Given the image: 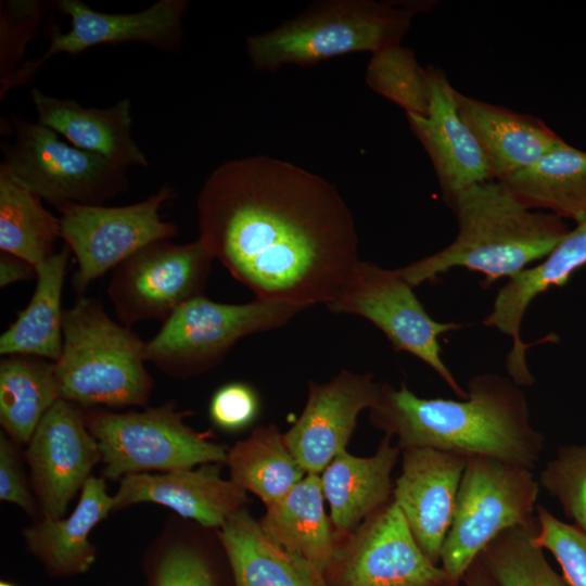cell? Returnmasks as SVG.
Listing matches in <instances>:
<instances>
[{"label": "cell", "mask_w": 586, "mask_h": 586, "mask_svg": "<svg viewBox=\"0 0 586 586\" xmlns=\"http://www.w3.org/2000/svg\"><path fill=\"white\" fill-rule=\"evenodd\" d=\"M21 447L3 431L0 432V500L17 506L37 520L41 513L25 473Z\"/></svg>", "instance_id": "obj_38"}, {"label": "cell", "mask_w": 586, "mask_h": 586, "mask_svg": "<svg viewBox=\"0 0 586 586\" xmlns=\"http://www.w3.org/2000/svg\"><path fill=\"white\" fill-rule=\"evenodd\" d=\"M37 122L63 137L72 145L100 155L125 168L148 167L144 153L131 135V104L124 98L104 107H86L72 99H61L30 90Z\"/></svg>", "instance_id": "obj_23"}, {"label": "cell", "mask_w": 586, "mask_h": 586, "mask_svg": "<svg viewBox=\"0 0 586 586\" xmlns=\"http://www.w3.org/2000/svg\"><path fill=\"white\" fill-rule=\"evenodd\" d=\"M430 106L426 116L406 114L410 128L426 151L443 196L492 180L482 150L462 119L455 92L445 73L426 68Z\"/></svg>", "instance_id": "obj_19"}, {"label": "cell", "mask_w": 586, "mask_h": 586, "mask_svg": "<svg viewBox=\"0 0 586 586\" xmlns=\"http://www.w3.org/2000/svg\"><path fill=\"white\" fill-rule=\"evenodd\" d=\"M537 519L500 533L477 560L496 586H569L533 542Z\"/></svg>", "instance_id": "obj_33"}, {"label": "cell", "mask_w": 586, "mask_h": 586, "mask_svg": "<svg viewBox=\"0 0 586 586\" xmlns=\"http://www.w3.org/2000/svg\"><path fill=\"white\" fill-rule=\"evenodd\" d=\"M145 361V342L110 318L101 302L81 295L64 311L55 361L60 399L87 408L146 406L153 379Z\"/></svg>", "instance_id": "obj_5"}, {"label": "cell", "mask_w": 586, "mask_h": 586, "mask_svg": "<svg viewBox=\"0 0 586 586\" xmlns=\"http://www.w3.org/2000/svg\"><path fill=\"white\" fill-rule=\"evenodd\" d=\"M41 518L61 519L102 462L82 408L59 399L44 415L24 451Z\"/></svg>", "instance_id": "obj_14"}, {"label": "cell", "mask_w": 586, "mask_h": 586, "mask_svg": "<svg viewBox=\"0 0 586 586\" xmlns=\"http://www.w3.org/2000/svg\"><path fill=\"white\" fill-rule=\"evenodd\" d=\"M0 586H17V585L14 584V583L11 582V581L1 579V581H0Z\"/></svg>", "instance_id": "obj_42"}, {"label": "cell", "mask_w": 586, "mask_h": 586, "mask_svg": "<svg viewBox=\"0 0 586 586\" xmlns=\"http://www.w3.org/2000/svg\"><path fill=\"white\" fill-rule=\"evenodd\" d=\"M384 435L374 455L357 457L343 450L319 474L331 522L347 532L383 507L393 493L391 474L400 448Z\"/></svg>", "instance_id": "obj_25"}, {"label": "cell", "mask_w": 586, "mask_h": 586, "mask_svg": "<svg viewBox=\"0 0 586 586\" xmlns=\"http://www.w3.org/2000/svg\"><path fill=\"white\" fill-rule=\"evenodd\" d=\"M335 563L337 586H451L444 569L420 548L394 501L367 519Z\"/></svg>", "instance_id": "obj_15"}, {"label": "cell", "mask_w": 586, "mask_h": 586, "mask_svg": "<svg viewBox=\"0 0 586 586\" xmlns=\"http://www.w3.org/2000/svg\"><path fill=\"white\" fill-rule=\"evenodd\" d=\"M424 1L328 0L276 28L246 38L254 68L313 66L353 52H379L400 44L412 17L430 8Z\"/></svg>", "instance_id": "obj_4"}, {"label": "cell", "mask_w": 586, "mask_h": 586, "mask_svg": "<svg viewBox=\"0 0 586 586\" xmlns=\"http://www.w3.org/2000/svg\"><path fill=\"white\" fill-rule=\"evenodd\" d=\"M208 410L211 420L217 428L235 432L247 428L257 418L259 398L251 385L231 382L214 393Z\"/></svg>", "instance_id": "obj_39"}, {"label": "cell", "mask_w": 586, "mask_h": 586, "mask_svg": "<svg viewBox=\"0 0 586 586\" xmlns=\"http://www.w3.org/2000/svg\"><path fill=\"white\" fill-rule=\"evenodd\" d=\"M50 7L41 0H4L0 2V80L13 74L24 62L27 46Z\"/></svg>", "instance_id": "obj_37"}, {"label": "cell", "mask_w": 586, "mask_h": 586, "mask_svg": "<svg viewBox=\"0 0 586 586\" xmlns=\"http://www.w3.org/2000/svg\"><path fill=\"white\" fill-rule=\"evenodd\" d=\"M479 561V560H477ZM482 573L476 572L474 570V565L472 564L469 570L466 573H469V578L467 582V586H489L487 581L485 579V571L483 570L482 565Z\"/></svg>", "instance_id": "obj_41"}, {"label": "cell", "mask_w": 586, "mask_h": 586, "mask_svg": "<svg viewBox=\"0 0 586 586\" xmlns=\"http://www.w3.org/2000/svg\"><path fill=\"white\" fill-rule=\"evenodd\" d=\"M451 586H459V584H457V585H451Z\"/></svg>", "instance_id": "obj_43"}, {"label": "cell", "mask_w": 586, "mask_h": 586, "mask_svg": "<svg viewBox=\"0 0 586 586\" xmlns=\"http://www.w3.org/2000/svg\"><path fill=\"white\" fill-rule=\"evenodd\" d=\"M71 250L65 245L36 267L35 291L0 336V354L56 361L63 347L62 293Z\"/></svg>", "instance_id": "obj_27"}, {"label": "cell", "mask_w": 586, "mask_h": 586, "mask_svg": "<svg viewBox=\"0 0 586 586\" xmlns=\"http://www.w3.org/2000/svg\"><path fill=\"white\" fill-rule=\"evenodd\" d=\"M398 269L358 260L337 295L327 305L335 314L358 315L380 329L396 352L430 366L460 398L468 396L444 364L438 337L460 324L434 320Z\"/></svg>", "instance_id": "obj_11"}, {"label": "cell", "mask_w": 586, "mask_h": 586, "mask_svg": "<svg viewBox=\"0 0 586 586\" xmlns=\"http://www.w3.org/2000/svg\"><path fill=\"white\" fill-rule=\"evenodd\" d=\"M467 393L459 400L424 398L405 384L399 388L382 384L370 419L386 435L396 437L400 450L434 448L533 470L545 440L531 423L520 386L500 374L481 373L469 380Z\"/></svg>", "instance_id": "obj_2"}, {"label": "cell", "mask_w": 586, "mask_h": 586, "mask_svg": "<svg viewBox=\"0 0 586 586\" xmlns=\"http://www.w3.org/2000/svg\"><path fill=\"white\" fill-rule=\"evenodd\" d=\"M113 512V496L104 476L91 475L80 491L74 510L61 519L39 518L22 528L27 551L53 578L88 572L98 557L89 539L92 530Z\"/></svg>", "instance_id": "obj_21"}, {"label": "cell", "mask_w": 586, "mask_h": 586, "mask_svg": "<svg viewBox=\"0 0 586 586\" xmlns=\"http://www.w3.org/2000/svg\"><path fill=\"white\" fill-rule=\"evenodd\" d=\"M304 309L256 298L226 304L201 295L163 321L145 342V358L168 375H196L218 365L242 337L280 328Z\"/></svg>", "instance_id": "obj_8"}, {"label": "cell", "mask_w": 586, "mask_h": 586, "mask_svg": "<svg viewBox=\"0 0 586 586\" xmlns=\"http://www.w3.org/2000/svg\"><path fill=\"white\" fill-rule=\"evenodd\" d=\"M467 457L434 448L403 449L393 501L420 548L435 564L450 527Z\"/></svg>", "instance_id": "obj_17"}, {"label": "cell", "mask_w": 586, "mask_h": 586, "mask_svg": "<svg viewBox=\"0 0 586 586\" xmlns=\"http://www.w3.org/2000/svg\"><path fill=\"white\" fill-rule=\"evenodd\" d=\"M585 265L586 217L576 222L575 228L559 241L542 263L509 278L498 291L493 309L483 322L511 337L512 346L506 368L515 384L530 386L535 381L526 364L528 345L522 341L520 332L527 307L543 292L565 284Z\"/></svg>", "instance_id": "obj_20"}, {"label": "cell", "mask_w": 586, "mask_h": 586, "mask_svg": "<svg viewBox=\"0 0 586 586\" xmlns=\"http://www.w3.org/2000/svg\"><path fill=\"white\" fill-rule=\"evenodd\" d=\"M176 195L166 183L145 200L128 205L55 207L60 213L61 239L77 262L73 285L79 296L92 281L138 251L177 234V226L161 217L163 205Z\"/></svg>", "instance_id": "obj_10"}, {"label": "cell", "mask_w": 586, "mask_h": 586, "mask_svg": "<svg viewBox=\"0 0 586 586\" xmlns=\"http://www.w3.org/2000/svg\"><path fill=\"white\" fill-rule=\"evenodd\" d=\"M500 182L528 209L576 222L586 217V152L566 142Z\"/></svg>", "instance_id": "obj_28"}, {"label": "cell", "mask_w": 586, "mask_h": 586, "mask_svg": "<svg viewBox=\"0 0 586 586\" xmlns=\"http://www.w3.org/2000/svg\"><path fill=\"white\" fill-rule=\"evenodd\" d=\"M538 482L558 500L573 525L586 534V443L560 446L540 471Z\"/></svg>", "instance_id": "obj_35"}, {"label": "cell", "mask_w": 586, "mask_h": 586, "mask_svg": "<svg viewBox=\"0 0 586 586\" xmlns=\"http://www.w3.org/2000/svg\"><path fill=\"white\" fill-rule=\"evenodd\" d=\"M12 143L2 144L1 166L54 207L103 205L128 190L127 168L78 149L52 129L12 115Z\"/></svg>", "instance_id": "obj_9"}, {"label": "cell", "mask_w": 586, "mask_h": 586, "mask_svg": "<svg viewBox=\"0 0 586 586\" xmlns=\"http://www.w3.org/2000/svg\"><path fill=\"white\" fill-rule=\"evenodd\" d=\"M61 238L60 217L41 199L14 179L0 165V250L17 256L34 267L54 252Z\"/></svg>", "instance_id": "obj_31"}, {"label": "cell", "mask_w": 586, "mask_h": 586, "mask_svg": "<svg viewBox=\"0 0 586 586\" xmlns=\"http://www.w3.org/2000/svg\"><path fill=\"white\" fill-rule=\"evenodd\" d=\"M458 234L445 249L398 268L412 286L463 267L484 276L485 285L511 278L545 258L570 231L562 218L524 207L497 180L472 184L445 200Z\"/></svg>", "instance_id": "obj_3"}, {"label": "cell", "mask_w": 586, "mask_h": 586, "mask_svg": "<svg viewBox=\"0 0 586 586\" xmlns=\"http://www.w3.org/2000/svg\"><path fill=\"white\" fill-rule=\"evenodd\" d=\"M192 521L169 514L141 559L144 586H219L203 545L190 532Z\"/></svg>", "instance_id": "obj_32"}, {"label": "cell", "mask_w": 586, "mask_h": 586, "mask_svg": "<svg viewBox=\"0 0 586 586\" xmlns=\"http://www.w3.org/2000/svg\"><path fill=\"white\" fill-rule=\"evenodd\" d=\"M86 424L97 440L106 480L119 481L135 473L191 469L225 463L228 449L184 422L187 411L175 402L141 411L117 412L81 407Z\"/></svg>", "instance_id": "obj_6"}, {"label": "cell", "mask_w": 586, "mask_h": 586, "mask_svg": "<svg viewBox=\"0 0 586 586\" xmlns=\"http://www.w3.org/2000/svg\"><path fill=\"white\" fill-rule=\"evenodd\" d=\"M366 82L374 92L404 109L406 114L428 115L426 69L420 66L411 49L395 44L373 53L367 66Z\"/></svg>", "instance_id": "obj_34"}, {"label": "cell", "mask_w": 586, "mask_h": 586, "mask_svg": "<svg viewBox=\"0 0 586 586\" xmlns=\"http://www.w3.org/2000/svg\"><path fill=\"white\" fill-rule=\"evenodd\" d=\"M59 399L54 361L26 355L1 359L0 424L17 445H27Z\"/></svg>", "instance_id": "obj_29"}, {"label": "cell", "mask_w": 586, "mask_h": 586, "mask_svg": "<svg viewBox=\"0 0 586 586\" xmlns=\"http://www.w3.org/2000/svg\"><path fill=\"white\" fill-rule=\"evenodd\" d=\"M323 499L319 474H306L284 496L266 505L267 511L258 521L273 543L305 559L322 574L340 553Z\"/></svg>", "instance_id": "obj_26"}, {"label": "cell", "mask_w": 586, "mask_h": 586, "mask_svg": "<svg viewBox=\"0 0 586 586\" xmlns=\"http://www.w3.org/2000/svg\"><path fill=\"white\" fill-rule=\"evenodd\" d=\"M380 390L372 374L347 370L327 383H309L303 412L283 434L286 447L307 474H320L345 450L358 415L377 405Z\"/></svg>", "instance_id": "obj_16"}, {"label": "cell", "mask_w": 586, "mask_h": 586, "mask_svg": "<svg viewBox=\"0 0 586 586\" xmlns=\"http://www.w3.org/2000/svg\"><path fill=\"white\" fill-rule=\"evenodd\" d=\"M200 237L256 300L328 305L358 263L353 213L321 176L267 155L226 161L196 199Z\"/></svg>", "instance_id": "obj_1"}, {"label": "cell", "mask_w": 586, "mask_h": 586, "mask_svg": "<svg viewBox=\"0 0 586 586\" xmlns=\"http://www.w3.org/2000/svg\"><path fill=\"white\" fill-rule=\"evenodd\" d=\"M234 586H329L305 559L273 543L244 507L217 530Z\"/></svg>", "instance_id": "obj_24"}, {"label": "cell", "mask_w": 586, "mask_h": 586, "mask_svg": "<svg viewBox=\"0 0 586 586\" xmlns=\"http://www.w3.org/2000/svg\"><path fill=\"white\" fill-rule=\"evenodd\" d=\"M37 277L36 267L28 262L8 253L0 255V286L4 288L20 281Z\"/></svg>", "instance_id": "obj_40"}, {"label": "cell", "mask_w": 586, "mask_h": 586, "mask_svg": "<svg viewBox=\"0 0 586 586\" xmlns=\"http://www.w3.org/2000/svg\"><path fill=\"white\" fill-rule=\"evenodd\" d=\"M213 259L201 238L143 247L113 270L107 296L116 316L127 327L149 319L165 321L183 303L203 295Z\"/></svg>", "instance_id": "obj_12"}, {"label": "cell", "mask_w": 586, "mask_h": 586, "mask_svg": "<svg viewBox=\"0 0 586 586\" xmlns=\"http://www.w3.org/2000/svg\"><path fill=\"white\" fill-rule=\"evenodd\" d=\"M536 512L538 527L533 542L555 557L569 586H586V534L542 505L536 506Z\"/></svg>", "instance_id": "obj_36"}, {"label": "cell", "mask_w": 586, "mask_h": 586, "mask_svg": "<svg viewBox=\"0 0 586 586\" xmlns=\"http://www.w3.org/2000/svg\"><path fill=\"white\" fill-rule=\"evenodd\" d=\"M50 5L66 14L71 27L54 29L47 50L24 61L5 79L0 80V99L16 87L27 85L34 75L58 54L77 55L102 44L140 42L164 51L176 50L182 39V18L187 0H158L149 8L132 13L95 11L80 0H58Z\"/></svg>", "instance_id": "obj_13"}, {"label": "cell", "mask_w": 586, "mask_h": 586, "mask_svg": "<svg viewBox=\"0 0 586 586\" xmlns=\"http://www.w3.org/2000/svg\"><path fill=\"white\" fill-rule=\"evenodd\" d=\"M230 479L265 505L284 496L307 473L284 443L275 424L259 426L228 449Z\"/></svg>", "instance_id": "obj_30"}, {"label": "cell", "mask_w": 586, "mask_h": 586, "mask_svg": "<svg viewBox=\"0 0 586 586\" xmlns=\"http://www.w3.org/2000/svg\"><path fill=\"white\" fill-rule=\"evenodd\" d=\"M539 482L532 470L486 457L467 458L440 563L459 584L485 547L534 518Z\"/></svg>", "instance_id": "obj_7"}, {"label": "cell", "mask_w": 586, "mask_h": 586, "mask_svg": "<svg viewBox=\"0 0 586 586\" xmlns=\"http://www.w3.org/2000/svg\"><path fill=\"white\" fill-rule=\"evenodd\" d=\"M113 496V512L138 504H156L196 524L218 530L245 507L246 492L222 479L220 463L123 476Z\"/></svg>", "instance_id": "obj_18"}, {"label": "cell", "mask_w": 586, "mask_h": 586, "mask_svg": "<svg viewBox=\"0 0 586 586\" xmlns=\"http://www.w3.org/2000/svg\"><path fill=\"white\" fill-rule=\"evenodd\" d=\"M459 113L475 137L492 180L501 181L565 141L540 119L483 102L456 90Z\"/></svg>", "instance_id": "obj_22"}]
</instances>
